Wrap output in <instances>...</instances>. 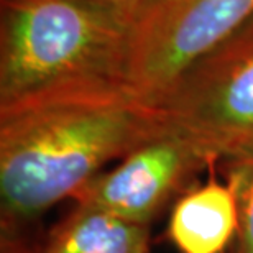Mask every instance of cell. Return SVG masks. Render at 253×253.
Returning a JSON list of instances; mask_svg holds the SVG:
<instances>
[{
	"label": "cell",
	"mask_w": 253,
	"mask_h": 253,
	"mask_svg": "<svg viewBox=\"0 0 253 253\" xmlns=\"http://www.w3.org/2000/svg\"><path fill=\"white\" fill-rule=\"evenodd\" d=\"M163 128L160 105L125 83L59 85L0 104L3 237L73 199L105 165Z\"/></svg>",
	"instance_id": "cell-1"
},
{
	"label": "cell",
	"mask_w": 253,
	"mask_h": 253,
	"mask_svg": "<svg viewBox=\"0 0 253 253\" xmlns=\"http://www.w3.org/2000/svg\"><path fill=\"white\" fill-rule=\"evenodd\" d=\"M133 23L87 0H0V104L59 85L126 84Z\"/></svg>",
	"instance_id": "cell-2"
},
{
	"label": "cell",
	"mask_w": 253,
	"mask_h": 253,
	"mask_svg": "<svg viewBox=\"0 0 253 253\" xmlns=\"http://www.w3.org/2000/svg\"><path fill=\"white\" fill-rule=\"evenodd\" d=\"M158 105L219 163L253 140V18L189 66Z\"/></svg>",
	"instance_id": "cell-3"
},
{
	"label": "cell",
	"mask_w": 253,
	"mask_h": 253,
	"mask_svg": "<svg viewBox=\"0 0 253 253\" xmlns=\"http://www.w3.org/2000/svg\"><path fill=\"white\" fill-rule=\"evenodd\" d=\"M253 18V0H158L135 20L126 84L158 105L174 81Z\"/></svg>",
	"instance_id": "cell-4"
},
{
	"label": "cell",
	"mask_w": 253,
	"mask_h": 253,
	"mask_svg": "<svg viewBox=\"0 0 253 253\" xmlns=\"http://www.w3.org/2000/svg\"><path fill=\"white\" fill-rule=\"evenodd\" d=\"M215 166L206 148L165 124L158 135L126 153L112 169L95 174L73 199L150 225L197 173Z\"/></svg>",
	"instance_id": "cell-5"
},
{
	"label": "cell",
	"mask_w": 253,
	"mask_h": 253,
	"mask_svg": "<svg viewBox=\"0 0 253 253\" xmlns=\"http://www.w3.org/2000/svg\"><path fill=\"white\" fill-rule=\"evenodd\" d=\"M237 230L234 192L212 176L179 197L168 222V239L181 253H222Z\"/></svg>",
	"instance_id": "cell-6"
},
{
	"label": "cell",
	"mask_w": 253,
	"mask_h": 253,
	"mask_svg": "<svg viewBox=\"0 0 253 253\" xmlns=\"http://www.w3.org/2000/svg\"><path fill=\"white\" fill-rule=\"evenodd\" d=\"M40 253H150V225L76 204Z\"/></svg>",
	"instance_id": "cell-7"
},
{
	"label": "cell",
	"mask_w": 253,
	"mask_h": 253,
	"mask_svg": "<svg viewBox=\"0 0 253 253\" xmlns=\"http://www.w3.org/2000/svg\"><path fill=\"white\" fill-rule=\"evenodd\" d=\"M217 166L234 192L239 211L237 253H253V140L222 158Z\"/></svg>",
	"instance_id": "cell-8"
},
{
	"label": "cell",
	"mask_w": 253,
	"mask_h": 253,
	"mask_svg": "<svg viewBox=\"0 0 253 253\" xmlns=\"http://www.w3.org/2000/svg\"><path fill=\"white\" fill-rule=\"evenodd\" d=\"M87 2L97 3L100 7L110 8L131 20H136L146 8H150L158 0H87Z\"/></svg>",
	"instance_id": "cell-9"
},
{
	"label": "cell",
	"mask_w": 253,
	"mask_h": 253,
	"mask_svg": "<svg viewBox=\"0 0 253 253\" xmlns=\"http://www.w3.org/2000/svg\"><path fill=\"white\" fill-rule=\"evenodd\" d=\"M3 253H25L18 249L17 244H12V242H3Z\"/></svg>",
	"instance_id": "cell-10"
}]
</instances>
